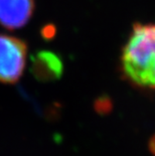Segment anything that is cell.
I'll list each match as a JSON object with an SVG mask.
<instances>
[{
    "instance_id": "obj_1",
    "label": "cell",
    "mask_w": 155,
    "mask_h": 156,
    "mask_svg": "<svg viewBox=\"0 0 155 156\" xmlns=\"http://www.w3.org/2000/svg\"><path fill=\"white\" fill-rule=\"evenodd\" d=\"M122 72L132 84L155 90V24H135L121 55Z\"/></svg>"
},
{
    "instance_id": "obj_2",
    "label": "cell",
    "mask_w": 155,
    "mask_h": 156,
    "mask_svg": "<svg viewBox=\"0 0 155 156\" xmlns=\"http://www.w3.org/2000/svg\"><path fill=\"white\" fill-rule=\"evenodd\" d=\"M27 45L15 36L0 34V83L12 84L23 74Z\"/></svg>"
},
{
    "instance_id": "obj_3",
    "label": "cell",
    "mask_w": 155,
    "mask_h": 156,
    "mask_svg": "<svg viewBox=\"0 0 155 156\" xmlns=\"http://www.w3.org/2000/svg\"><path fill=\"white\" fill-rule=\"evenodd\" d=\"M33 0H0V24L8 29L24 26L33 13Z\"/></svg>"
}]
</instances>
